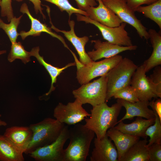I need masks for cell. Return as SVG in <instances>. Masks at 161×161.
I'll use <instances>...</instances> for the list:
<instances>
[{"instance_id":"obj_16","label":"cell","mask_w":161,"mask_h":161,"mask_svg":"<svg viewBox=\"0 0 161 161\" xmlns=\"http://www.w3.org/2000/svg\"><path fill=\"white\" fill-rule=\"evenodd\" d=\"M20 12L23 14H26L31 22V27L30 30L27 32L22 30L19 33V35L21 36L23 40L29 36H39L42 32H46L52 37L57 38L62 43L65 47L70 51L71 50L62 36L53 32L51 28L48 27L47 25L42 23L39 20L32 16L26 3H24L21 5Z\"/></svg>"},{"instance_id":"obj_13","label":"cell","mask_w":161,"mask_h":161,"mask_svg":"<svg viewBox=\"0 0 161 161\" xmlns=\"http://www.w3.org/2000/svg\"><path fill=\"white\" fill-rule=\"evenodd\" d=\"M47 13L49 17L50 23L51 24V28L56 32L63 33L67 39L72 44L79 55L80 62L82 64L85 65L92 61L85 49V45L89 40V38L87 36L79 37L77 36L74 31L75 21L73 20H69L68 24L70 29V30L66 31L60 30L53 25L51 21L50 13Z\"/></svg>"},{"instance_id":"obj_22","label":"cell","mask_w":161,"mask_h":161,"mask_svg":"<svg viewBox=\"0 0 161 161\" xmlns=\"http://www.w3.org/2000/svg\"><path fill=\"white\" fill-rule=\"evenodd\" d=\"M39 47H36L33 48L30 52L31 56H34L36 58L39 64L45 68L50 76L51 83L50 88L49 91L44 95L47 97L49 96L52 91L55 90V88L54 86V84L56 83L58 77L65 69L69 67L76 66V63L75 62L69 63L62 68L55 67L47 62L43 57L39 54Z\"/></svg>"},{"instance_id":"obj_42","label":"cell","mask_w":161,"mask_h":161,"mask_svg":"<svg viewBox=\"0 0 161 161\" xmlns=\"http://www.w3.org/2000/svg\"><path fill=\"white\" fill-rule=\"evenodd\" d=\"M103 0H102V1H103Z\"/></svg>"},{"instance_id":"obj_6","label":"cell","mask_w":161,"mask_h":161,"mask_svg":"<svg viewBox=\"0 0 161 161\" xmlns=\"http://www.w3.org/2000/svg\"><path fill=\"white\" fill-rule=\"evenodd\" d=\"M121 55H117L106 58L100 61H92L86 65L77 68L76 78L82 85L90 82L98 77L105 75L122 59Z\"/></svg>"},{"instance_id":"obj_10","label":"cell","mask_w":161,"mask_h":161,"mask_svg":"<svg viewBox=\"0 0 161 161\" xmlns=\"http://www.w3.org/2000/svg\"><path fill=\"white\" fill-rule=\"evenodd\" d=\"M82 105L76 99L66 105L59 103L54 109L53 116L63 123L69 125L77 124L91 115L83 108Z\"/></svg>"},{"instance_id":"obj_29","label":"cell","mask_w":161,"mask_h":161,"mask_svg":"<svg viewBox=\"0 0 161 161\" xmlns=\"http://www.w3.org/2000/svg\"><path fill=\"white\" fill-rule=\"evenodd\" d=\"M53 4L57 6L61 12L65 11L69 16V18L73 13H78L88 16L87 13L85 11L77 8L73 6L69 2L68 0H43Z\"/></svg>"},{"instance_id":"obj_24","label":"cell","mask_w":161,"mask_h":161,"mask_svg":"<svg viewBox=\"0 0 161 161\" xmlns=\"http://www.w3.org/2000/svg\"><path fill=\"white\" fill-rule=\"evenodd\" d=\"M23 154L4 135L0 134V161H24Z\"/></svg>"},{"instance_id":"obj_37","label":"cell","mask_w":161,"mask_h":161,"mask_svg":"<svg viewBox=\"0 0 161 161\" xmlns=\"http://www.w3.org/2000/svg\"><path fill=\"white\" fill-rule=\"evenodd\" d=\"M18 2L22 1L24 0H13ZM31 1L34 5L35 11L36 14L39 13L42 15L44 18H45V15L43 12V9L41 7V0H29Z\"/></svg>"},{"instance_id":"obj_15","label":"cell","mask_w":161,"mask_h":161,"mask_svg":"<svg viewBox=\"0 0 161 161\" xmlns=\"http://www.w3.org/2000/svg\"><path fill=\"white\" fill-rule=\"evenodd\" d=\"M97 7H90L85 11L91 19L110 27L119 26L123 23L118 16L111 9L106 7L102 0H96Z\"/></svg>"},{"instance_id":"obj_40","label":"cell","mask_w":161,"mask_h":161,"mask_svg":"<svg viewBox=\"0 0 161 161\" xmlns=\"http://www.w3.org/2000/svg\"><path fill=\"white\" fill-rule=\"evenodd\" d=\"M1 0H0V5L1 4Z\"/></svg>"},{"instance_id":"obj_39","label":"cell","mask_w":161,"mask_h":161,"mask_svg":"<svg viewBox=\"0 0 161 161\" xmlns=\"http://www.w3.org/2000/svg\"><path fill=\"white\" fill-rule=\"evenodd\" d=\"M6 53V51L5 50H0V55L4 54Z\"/></svg>"},{"instance_id":"obj_25","label":"cell","mask_w":161,"mask_h":161,"mask_svg":"<svg viewBox=\"0 0 161 161\" xmlns=\"http://www.w3.org/2000/svg\"><path fill=\"white\" fill-rule=\"evenodd\" d=\"M134 11L141 13L146 17L154 21L161 29V0L146 6H140Z\"/></svg>"},{"instance_id":"obj_23","label":"cell","mask_w":161,"mask_h":161,"mask_svg":"<svg viewBox=\"0 0 161 161\" xmlns=\"http://www.w3.org/2000/svg\"><path fill=\"white\" fill-rule=\"evenodd\" d=\"M147 138L139 140L132 145L119 161H149Z\"/></svg>"},{"instance_id":"obj_18","label":"cell","mask_w":161,"mask_h":161,"mask_svg":"<svg viewBox=\"0 0 161 161\" xmlns=\"http://www.w3.org/2000/svg\"><path fill=\"white\" fill-rule=\"evenodd\" d=\"M149 101L139 100L132 103L121 99H117V102L125 108L126 112L124 117L117 121L116 124L126 119L132 120L135 117H141L147 119L155 118L154 112L148 108Z\"/></svg>"},{"instance_id":"obj_1","label":"cell","mask_w":161,"mask_h":161,"mask_svg":"<svg viewBox=\"0 0 161 161\" xmlns=\"http://www.w3.org/2000/svg\"><path fill=\"white\" fill-rule=\"evenodd\" d=\"M122 107L117 102L111 106L106 102L93 106L89 118L85 119L84 125L94 131L97 139H101L108 129L116 125Z\"/></svg>"},{"instance_id":"obj_38","label":"cell","mask_w":161,"mask_h":161,"mask_svg":"<svg viewBox=\"0 0 161 161\" xmlns=\"http://www.w3.org/2000/svg\"><path fill=\"white\" fill-rule=\"evenodd\" d=\"M7 123L5 121L2 120L0 119V126H5L7 125Z\"/></svg>"},{"instance_id":"obj_3","label":"cell","mask_w":161,"mask_h":161,"mask_svg":"<svg viewBox=\"0 0 161 161\" xmlns=\"http://www.w3.org/2000/svg\"><path fill=\"white\" fill-rule=\"evenodd\" d=\"M65 126L56 119L50 117L30 125L32 136L24 153L29 154L36 149L52 143L58 138Z\"/></svg>"},{"instance_id":"obj_41","label":"cell","mask_w":161,"mask_h":161,"mask_svg":"<svg viewBox=\"0 0 161 161\" xmlns=\"http://www.w3.org/2000/svg\"><path fill=\"white\" fill-rule=\"evenodd\" d=\"M1 115L0 114V117H1Z\"/></svg>"},{"instance_id":"obj_30","label":"cell","mask_w":161,"mask_h":161,"mask_svg":"<svg viewBox=\"0 0 161 161\" xmlns=\"http://www.w3.org/2000/svg\"><path fill=\"white\" fill-rule=\"evenodd\" d=\"M148 79L152 88L158 97H161V67L158 66L154 67L152 73Z\"/></svg>"},{"instance_id":"obj_35","label":"cell","mask_w":161,"mask_h":161,"mask_svg":"<svg viewBox=\"0 0 161 161\" xmlns=\"http://www.w3.org/2000/svg\"><path fill=\"white\" fill-rule=\"evenodd\" d=\"M78 9L85 11L90 7L97 5L96 0H75Z\"/></svg>"},{"instance_id":"obj_7","label":"cell","mask_w":161,"mask_h":161,"mask_svg":"<svg viewBox=\"0 0 161 161\" xmlns=\"http://www.w3.org/2000/svg\"><path fill=\"white\" fill-rule=\"evenodd\" d=\"M78 21L93 24L99 30L104 39L112 44L120 46L129 47L133 45L131 38L125 30L126 23H122L119 26L110 27L92 20L88 17L76 13Z\"/></svg>"},{"instance_id":"obj_21","label":"cell","mask_w":161,"mask_h":161,"mask_svg":"<svg viewBox=\"0 0 161 161\" xmlns=\"http://www.w3.org/2000/svg\"><path fill=\"white\" fill-rule=\"evenodd\" d=\"M149 38L153 48L150 57L143 64L146 72L161 64V35L160 32L151 29L148 31Z\"/></svg>"},{"instance_id":"obj_20","label":"cell","mask_w":161,"mask_h":161,"mask_svg":"<svg viewBox=\"0 0 161 161\" xmlns=\"http://www.w3.org/2000/svg\"><path fill=\"white\" fill-rule=\"evenodd\" d=\"M106 134L115 144L118 154V161L128 149L140 138L138 137L124 134L114 127L108 129Z\"/></svg>"},{"instance_id":"obj_8","label":"cell","mask_w":161,"mask_h":161,"mask_svg":"<svg viewBox=\"0 0 161 161\" xmlns=\"http://www.w3.org/2000/svg\"><path fill=\"white\" fill-rule=\"evenodd\" d=\"M103 3L111 9L123 22L133 27L142 38L147 40L149 38L147 29L136 17L134 12L128 5L126 0H103Z\"/></svg>"},{"instance_id":"obj_17","label":"cell","mask_w":161,"mask_h":161,"mask_svg":"<svg viewBox=\"0 0 161 161\" xmlns=\"http://www.w3.org/2000/svg\"><path fill=\"white\" fill-rule=\"evenodd\" d=\"M29 126H12L6 129L4 135L18 150L23 153L27 149L32 136Z\"/></svg>"},{"instance_id":"obj_9","label":"cell","mask_w":161,"mask_h":161,"mask_svg":"<svg viewBox=\"0 0 161 161\" xmlns=\"http://www.w3.org/2000/svg\"><path fill=\"white\" fill-rule=\"evenodd\" d=\"M69 131L68 126L65 125L55 141L36 149L29 155L36 161H64L63 148L69 139Z\"/></svg>"},{"instance_id":"obj_4","label":"cell","mask_w":161,"mask_h":161,"mask_svg":"<svg viewBox=\"0 0 161 161\" xmlns=\"http://www.w3.org/2000/svg\"><path fill=\"white\" fill-rule=\"evenodd\" d=\"M130 59L124 58L105 75L107 80V102L117 91L130 85L132 76L138 67Z\"/></svg>"},{"instance_id":"obj_28","label":"cell","mask_w":161,"mask_h":161,"mask_svg":"<svg viewBox=\"0 0 161 161\" xmlns=\"http://www.w3.org/2000/svg\"><path fill=\"white\" fill-rule=\"evenodd\" d=\"M154 113V123L147 129L145 133L146 136L150 137L148 147L155 143L161 144V122L157 114Z\"/></svg>"},{"instance_id":"obj_5","label":"cell","mask_w":161,"mask_h":161,"mask_svg":"<svg viewBox=\"0 0 161 161\" xmlns=\"http://www.w3.org/2000/svg\"><path fill=\"white\" fill-rule=\"evenodd\" d=\"M72 92L74 97L83 104L92 107L106 102L107 80L106 75L91 82L83 84Z\"/></svg>"},{"instance_id":"obj_2","label":"cell","mask_w":161,"mask_h":161,"mask_svg":"<svg viewBox=\"0 0 161 161\" xmlns=\"http://www.w3.org/2000/svg\"><path fill=\"white\" fill-rule=\"evenodd\" d=\"M95 135L84 125L77 123L69 129V143L64 150V161H85Z\"/></svg>"},{"instance_id":"obj_32","label":"cell","mask_w":161,"mask_h":161,"mask_svg":"<svg viewBox=\"0 0 161 161\" xmlns=\"http://www.w3.org/2000/svg\"><path fill=\"white\" fill-rule=\"evenodd\" d=\"M0 6L1 16L6 17L8 21L10 22L11 19L14 17L12 0H1Z\"/></svg>"},{"instance_id":"obj_26","label":"cell","mask_w":161,"mask_h":161,"mask_svg":"<svg viewBox=\"0 0 161 161\" xmlns=\"http://www.w3.org/2000/svg\"><path fill=\"white\" fill-rule=\"evenodd\" d=\"M31 56L30 52L25 50L21 42H16L11 43L7 59L9 62H12L16 59H19L25 64L30 61Z\"/></svg>"},{"instance_id":"obj_36","label":"cell","mask_w":161,"mask_h":161,"mask_svg":"<svg viewBox=\"0 0 161 161\" xmlns=\"http://www.w3.org/2000/svg\"><path fill=\"white\" fill-rule=\"evenodd\" d=\"M149 101V106L152 109L158 116L160 121L161 122V98H157L155 100Z\"/></svg>"},{"instance_id":"obj_27","label":"cell","mask_w":161,"mask_h":161,"mask_svg":"<svg viewBox=\"0 0 161 161\" xmlns=\"http://www.w3.org/2000/svg\"><path fill=\"white\" fill-rule=\"evenodd\" d=\"M23 16L18 17H14L8 24L5 23L0 18V28L2 29L8 36L11 43L16 42L19 33L17 31V28Z\"/></svg>"},{"instance_id":"obj_12","label":"cell","mask_w":161,"mask_h":161,"mask_svg":"<svg viewBox=\"0 0 161 161\" xmlns=\"http://www.w3.org/2000/svg\"><path fill=\"white\" fill-rule=\"evenodd\" d=\"M95 50L88 51L87 54L93 61L103 58H108L118 55L120 53L127 50H136L137 47L133 45L131 46H120L114 44L108 41L103 42L98 39L92 40Z\"/></svg>"},{"instance_id":"obj_19","label":"cell","mask_w":161,"mask_h":161,"mask_svg":"<svg viewBox=\"0 0 161 161\" xmlns=\"http://www.w3.org/2000/svg\"><path fill=\"white\" fill-rule=\"evenodd\" d=\"M155 118L144 119L141 117H137L135 120L131 123L125 124L121 121L114 127L124 134L147 138L145 131L149 126L154 123Z\"/></svg>"},{"instance_id":"obj_11","label":"cell","mask_w":161,"mask_h":161,"mask_svg":"<svg viewBox=\"0 0 161 161\" xmlns=\"http://www.w3.org/2000/svg\"><path fill=\"white\" fill-rule=\"evenodd\" d=\"M143 64L138 66L132 76L130 85L139 100L150 101L158 97L150 85Z\"/></svg>"},{"instance_id":"obj_14","label":"cell","mask_w":161,"mask_h":161,"mask_svg":"<svg viewBox=\"0 0 161 161\" xmlns=\"http://www.w3.org/2000/svg\"><path fill=\"white\" fill-rule=\"evenodd\" d=\"M94 143L91 161H118V154L116 147L106 134L101 139L95 138Z\"/></svg>"},{"instance_id":"obj_34","label":"cell","mask_w":161,"mask_h":161,"mask_svg":"<svg viewBox=\"0 0 161 161\" xmlns=\"http://www.w3.org/2000/svg\"><path fill=\"white\" fill-rule=\"evenodd\" d=\"M158 0H126V1L128 6L134 11L136 8L142 5H149Z\"/></svg>"},{"instance_id":"obj_33","label":"cell","mask_w":161,"mask_h":161,"mask_svg":"<svg viewBox=\"0 0 161 161\" xmlns=\"http://www.w3.org/2000/svg\"><path fill=\"white\" fill-rule=\"evenodd\" d=\"M148 149L149 161H161V144L154 143Z\"/></svg>"},{"instance_id":"obj_31","label":"cell","mask_w":161,"mask_h":161,"mask_svg":"<svg viewBox=\"0 0 161 161\" xmlns=\"http://www.w3.org/2000/svg\"><path fill=\"white\" fill-rule=\"evenodd\" d=\"M113 97L116 99H121L132 103L139 100L134 90L130 85L117 92L114 95Z\"/></svg>"}]
</instances>
